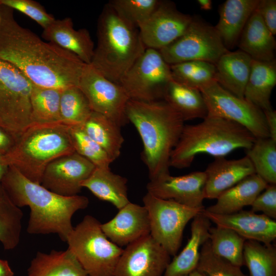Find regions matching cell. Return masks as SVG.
<instances>
[{
    "label": "cell",
    "instance_id": "6da1fadb",
    "mask_svg": "<svg viewBox=\"0 0 276 276\" xmlns=\"http://www.w3.org/2000/svg\"><path fill=\"white\" fill-rule=\"evenodd\" d=\"M2 6L0 59L15 66L33 85L60 90L78 86L86 64L20 25L13 10Z\"/></svg>",
    "mask_w": 276,
    "mask_h": 276
},
{
    "label": "cell",
    "instance_id": "7a4b0ae2",
    "mask_svg": "<svg viewBox=\"0 0 276 276\" xmlns=\"http://www.w3.org/2000/svg\"><path fill=\"white\" fill-rule=\"evenodd\" d=\"M1 182L16 205L29 208L27 231L30 234H57L66 242L74 228L73 215L89 204L87 197L55 193L28 179L12 166H9Z\"/></svg>",
    "mask_w": 276,
    "mask_h": 276
},
{
    "label": "cell",
    "instance_id": "3957f363",
    "mask_svg": "<svg viewBox=\"0 0 276 276\" xmlns=\"http://www.w3.org/2000/svg\"><path fill=\"white\" fill-rule=\"evenodd\" d=\"M126 114L141 137L142 158L150 180L170 173L171 154L185 125L181 117L164 100L147 102L129 99Z\"/></svg>",
    "mask_w": 276,
    "mask_h": 276
},
{
    "label": "cell",
    "instance_id": "277c9868",
    "mask_svg": "<svg viewBox=\"0 0 276 276\" xmlns=\"http://www.w3.org/2000/svg\"><path fill=\"white\" fill-rule=\"evenodd\" d=\"M97 43L91 64L109 80H121L146 48L137 28L124 20L109 3L97 26Z\"/></svg>",
    "mask_w": 276,
    "mask_h": 276
},
{
    "label": "cell",
    "instance_id": "5b68a950",
    "mask_svg": "<svg viewBox=\"0 0 276 276\" xmlns=\"http://www.w3.org/2000/svg\"><path fill=\"white\" fill-rule=\"evenodd\" d=\"M201 122L185 125L179 141L172 150L170 167H189L201 153L224 157L240 148L250 149L256 137L245 128L232 121L207 116Z\"/></svg>",
    "mask_w": 276,
    "mask_h": 276
},
{
    "label": "cell",
    "instance_id": "8992f818",
    "mask_svg": "<svg viewBox=\"0 0 276 276\" xmlns=\"http://www.w3.org/2000/svg\"><path fill=\"white\" fill-rule=\"evenodd\" d=\"M70 128L63 123L31 124L17 137L12 149L1 157L28 179L41 184L51 162L75 152Z\"/></svg>",
    "mask_w": 276,
    "mask_h": 276
},
{
    "label": "cell",
    "instance_id": "52a82bcc",
    "mask_svg": "<svg viewBox=\"0 0 276 276\" xmlns=\"http://www.w3.org/2000/svg\"><path fill=\"white\" fill-rule=\"evenodd\" d=\"M101 223L87 215L74 227L66 243L88 276H114L123 249L104 234Z\"/></svg>",
    "mask_w": 276,
    "mask_h": 276
},
{
    "label": "cell",
    "instance_id": "ba28073f",
    "mask_svg": "<svg viewBox=\"0 0 276 276\" xmlns=\"http://www.w3.org/2000/svg\"><path fill=\"white\" fill-rule=\"evenodd\" d=\"M150 221L151 236L171 256L177 255L188 222L204 210L147 193L143 198Z\"/></svg>",
    "mask_w": 276,
    "mask_h": 276
},
{
    "label": "cell",
    "instance_id": "9c48e42d",
    "mask_svg": "<svg viewBox=\"0 0 276 276\" xmlns=\"http://www.w3.org/2000/svg\"><path fill=\"white\" fill-rule=\"evenodd\" d=\"M32 84L15 66L0 59V126L17 138L31 124Z\"/></svg>",
    "mask_w": 276,
    "mask_h": 276
},
{
    "label": "cell",
    "instance_id": "30bf717a",
    "mask_svg": "<svg viewBox=\"0 0 276 276\" xmlns=\"http://www.w3.org/2000/svg\"><path fill=\"white\" fill-rule=\"evenodd\" d=\"M158 51L170 65L193 60L215 64L229 51L214 26L197 16H193L189 27L180 37Z\"/></svg>",
    "mask_w": 276,
    "mask_h": 276
},
{
    "label": "cell",
    "instance_id": "8fae6325",
    "mask_svg": "<svg viewBox=\"0 0 276 276\" xmlns=\"http://www.w3.org/2000/svg\"><path fill=\"white\" fill-rule=\"evenodd\" d=\"M172 80L170 65L155 49L146 48L121 80L131 100H163L166 86Z\"/></svg>",
    "mask_w": 276,
    "mask_h": 276
},
{
    "label": "cell",
    "instance_id": "7c38bea8",
    "mask_svg": "<svg viewBox=\"0 0 276 276\" xmlns=\"http://www.w3.org/2000/svg\"><path fill=\"white\" fill-rule=\"evenodd\" d=\"M208 109L209 116L225 119L243 126L255 137H269L263 111L231 93L215 81L199 90Z\"/></svg>",
    "mask_w": 276,
    "mask_h": 276
},
{
    "label": "cell",
    "instance_id": "4fadbf2b",
    "mask_svg": "<svg viewBox=\"0 0 276 276\" xmlns=\"http://www.w3.org/2000/svg\"><path fill=\"white\" fill-rule=\"evenodd\" d=\"M78 86L86 97L93 111L110 119L119 126L129 122L126 107L129 98L122 86L86 64Z\"/></svg>",
    "mask_w": 276,
    "mask_h": 276
},
{
    "label": "cell",
    "instance_id": "5bb4252c",
    "mask_svg": "<svg viewBox=\"0 0 276 276\" xmlns=\"http://www.w3.org/2000/svg\"><path fill=\"white\" fill-rule=\"evenodd\" d=\"M170 257L150 235H147L123 249L114 276H163Z\"/></svg>",
    "mask_w": 276,
    "mask_h": 276
},
{
    "label": "cell",
    "instance_id": "9a60e30c",
    "mask_svg": "<svg viewBox=\"0 0 276 276\" xmlns=\"http://www.w3.org/2000/svg\"><path fill=\"white\" fill-rule=\"evenodd\" d=\"M192 19L193 16L178 11L173 2L160 1L154 11L138 29L146 48L159 50L180 37Z\"/></svg>",
    "mask_w": 276,
    "mask_h": 276
},
{
    "label": "cell",
    "instance_id": "2e32d148",
    "mask_svg": "<svg viewBox=\"0 0 276 276\" xmlns=\"http://www.w3.org/2000/svg\"><path fill=\"white\" fill-rule=\"evenodd\" d=\"M95 168L91 162L75 152L51 162L44 171L41 185L62 196L77 195L83 188L82 183Z\"/></svg>",
    "mask_w": 276,
    "mask_h": 276
},
{
    "label": "cell",
    "instance_id": "e0dca14e",
    "mask_svg": "<svg viewBox=\"0 0 276 276\" xmlns=\"http://www.w3.org/2000/svg\"><path fill=\"white\" fill-rule=\"evenodd\" d=\"M205 179L204 171H195L179 176L168 173L150 180L146 189L148 193L156 197L203 209Z\"/></svg>",
    "mask_w": 276,
    "mask_h": 276
},
{
    "label": "cell",
    "instance_id": "ac0fdd59",
    "mask_svg": "<svg viewBox=\"0 0 276 276\" xmlns=\"http://www.w3.org/2000/svg\"><path fill=\"white\" fill-rule=\"evenodd\" d=\"M203 215L216 225L231 229L244 238L265 245L276 238V221L264 214L241 210L230 214H216L204 210Z\"/></svg>",
    "mask_w": 276,
    "mask_h": 276
},
{
    "label": "cell",
    "instance_id": "d6986e66",
    "mask_svg": "<svg viewBox=\"0 0 276 276\" xmlns=\"http://www.w3.org/2000/svg\"><path fill=\"white\" fill-rule=\"evenodd\" d=\"M118 210L112 219L101 224L111 241L121 247L150 235L148 213L144 205L129 202Z\"/></svg>",
    "mask_w": 276,
    "mask_h": 276
},
{
    "label": "cell",
    "instance_id": "ffe728a7",
    "mask_svg": "<svg viewBox=\"0 0 276 276\" xmlns=\"http://www.w3.org/2000/svg\"><path fill=\"white\" fill-rule=\"evenodd\" d=\"M204 172L206 176L204 198L211 199H217L224 191L255 173L254 166L246 156L238 159L215 157Z\"/></svg>",
    "mask_w": 276,
    "mask_h": 276
},
{
    "label": "cell",
    "instance_id": "44dd1931",
    "mask_svg": "<svg viewBox=\"0 0 276 276\" xmlns=\"http://www.w3.org/2000/svg\"><path fill=\"white\" fill-rule=\"evenodd\" d=\"M41 37L47 41L74 54L84 63H91L95 45L90 33L85 28L75 29L71 17L55 19L43 29Z\"/></svg>",
    "mask_w": 276,
    "mask_h": 276
},
{
    "label": "cell",
    "instance_id": "7402d4cb",
    "mask_svg": "<svg viewBox=\"0 0 276 276\" xmlns=\"http://www.w3.org/2000/svg\"><path fill=\"white\" fill-rule=\"evenodd\" d=\"M259 1L227 0L220 6L219 19L214 27L227 50L237 45L242 32Z\"/></svg>",
    "mask_w": 276,
    "mask_h": 276
},
{
    "label": "cell",
    "instance_id": "603a6c76",
    "mask_svg": "<svg viewBox=\"0 0 276 276\" xmlns=\"http://www.w3.org/2000/svg\"><path fill=\"white\" fill-rule=\"evenodd\" d=\"M210 220L201 213L191 225V236L187 244L170 261L163 276H182L197 269L202 245L209 240Z\"/></svg>",
    "mask_w": 276,
    "mask_h": 276
},
{
    "label": "cell",
    "instance_id": "cb8c5ba5",
    "mask_svg": "<svg viewBox=\"0 0 276 276\" xmlns=\"http://www.w3.org/2000/svg\"><path fill=\"white\" fill-rule=\"evenodd\" d=\"M252 60L248 54L240 50L228 51L215 64V81L233 95L244 99Z\"/></svg>",
    "mask_w": 276,
    "mask_h": 276
},
{
    "label": "cell",
    "instance_id": "d4e9b609",
    "mask_svg": "<svg viewBox=\"0 0 276 276\" xmlns=\"http://www.w3.org/2000/svg\"><path fill=\"white\" fill-rule=\"evenodd\" d=\"M268 184L256 173L245 177L222 193L216 202L204 209L216 214H230L251 205L256 198Z\"/></svg>",
    "mask_w": 276,
    "mask_h": 276
},
{
    "label": "cell",
    "instance_id": "484cf974",
    "mask_svg": "<svg viewBox=\"0 0 276 276\" xmlns=\"http://www.w3.org/2000/svg\"><path fill=\"white\" fill-rule=\"evenodd\" d=\"M237 44L241 51L254 60H274L276 42L274 35L256 10L247 21Z\"/></svg>",
    "mask_w": 276,
    "mask_h": 276
},
{
    "label": "cell",
    "instance_id": "4316f807",
    "mask_svg": "<svg viewBox=\"0 0 276 276\" xmlns=\"http://www.w3.org/2000/svg\"><path fill=\"white\" fill-rule=\"evenodd\" d=\"M127 183L126 178L114 173L110 168L96 167L81 186L100 200L108 202L119 210L130 202Z\"/></svg>",
    "mask_w": 276,
    "mask_h": 276
},
{
    "label": "cell",
    "instance_id": "83f0119b",
    "mask_svg": "<svg viewBox=\"0 0 276 276\" xmlns=\"http://www.w3.org/2000/svg\"><path fill=\"white\" fill-rule=\"evenodd\" d=\"M276 84V62L252 60L244 98L263 111L272 109V90Z\"/></svg>",
    "mask_w": 276,
    "mask_h": 276
},
{
    "label": "cell",
    "instance_id": "f1b7e54d",
    "mask_svg": "<svg viewBox=\"0 0 276 276\" xmlns=\"http://www.w3.org/2000/svg\"><path fill=\"white\" fill-rule=\"evenodd\" d=\"M73 254L52 250L49 253L38 251L27 269V276H87Z\"/></svg>",
    "mask_w": 276,
    "mask_h": 276
},
{
    "label": "cell",
    "instance_id": "f546056e",
    "mask_svg": "<svg viewBox=\"0 0 276 276\" xmlns=\"http://www.w3.org/2000/svg\"><path fill=\"white\" fill-rule=\"evenodd\" d=\"M163 100L176 111L184 121L203 119L208 115L207 107L200 91L173 80L166 86Z\"/></svg>",
    "mask_w": 276,
    "mask_h": 276
},
{
    "label": "cell",
    "instance_id": "4dcf8cb0",
    "mask_svg": "<svg viewBox=\"0 0 276 276\" xmlns=\"http://www.w3.org/2000/svg\"><path fill=\"white\" fill-rule=\"evenodd\" d=\"M81 126L113 161L119 157L124 140L121 127L117 123L107 117L93 111Z\"/></svg>",
    "mask_w": 276,
    "mask_h": 276
},
{
    "label": "cell",
    "instance_id": "1f68e13d",
    "mask_svg": "<svg viewBox=\"0 0 276 276\" xmlns=\"http://www.w3.org/2000/svg\"><path fill=\"white\" fill-rule=\"evenodd\" d=\"M61 91L32 84L31 124L62 123L60 112Z\"/></svg>",
    "mask_w": 276,
    "mask_h": 276
},
{
    "label": "cell",
    "instance_id": "d6a6232c",
    "mask_svg": "<svg viewBox=\"0 0 276 276\" xmlns=\"http://www.w3.org/2000/svg\"><path fill=\"white\" fill-rule=\"evenodd\" d=\"M23 215L0 181V242L5 249L12 250L18 245Z\"/></svg>",
    "mask_w": 276,
    "mask_h": 276
},
{
    "label": "cell",
    "instance_id": "836d02e7",
    "mask_svg": "<svg viewBox=\"0 0 276 276\" xmlns=\"http://www.w3.org/2000/svg\"><path fill=\"white\" fill-rule=\"evenodd\" d=\"M209 240L215 254L240 267L244 265V238L231 229L216 225L209 228Z\"/></svg>",
    "mask_w": 276,
    "mask_h": 276
},
{
    "label": "cell",
    "instance_id": "e575fe53",
    "mask_svg": "<svg viewBox=\"0 0 276 276\" xmlns=\"http://www.w3.org/2000/svg\"><path fill=\"white\" fill-rule=\"evenodd\" d=\"M244 265L249 276H276V247L272 243L265 245L246 240L243 248Z\"/></svg>",
    "mask_w": 276,
    "mask_h": 276
},
{
    "label": "cell",
    "instance_id": "d590c367",
    "mask_svg": "<svg viewBox=\"0 0 276 276\" xmlns=\"http://www.w3.org/2000/svg\"><path fill=\"white\" fill-rule=\"evenodd\" d=\"M172 80L181 84L200 90L215 80V64L200 60L171 64Z\"/></svg>",
    "mask_w": 276,
    "mask_h": 276
},
{
    "label": "cell",
    "instance_id": "8d00e7d4",
    "mask_svg": "<svg viewBox=\"0 0 276 276\" xmlns=\"http://www.w3.org/2000/svg\"><path fill=\"white\" fill-rule=\"evenodd\" d=\"M92 112L86 97L78 86L61 91L60 112L63 124L70 127L81 126Z\"/></svg>",
    "mask_w": 276,
    "mask_h": 276
},
{
    "label": "cell",
    "instance_id": "74e56055",
    "mask_svg": "<svg viewBox=\"0 0 276 276\" xmlns=\"http://www.w3.org/2000/svg\"><path fill=\"white\" fill-rule=\"evenodd\" d=\"M255 173L268 184H276V142L270 137L257 139L246 150Z\"/></svg>",
    "mask_w": 276,
    "mask_h": 276
},
{
    "label": "cell",
    "instance_id": "f35d334b",
    "mask_svg": "<svg viewBox=\"0 0 276 276\" xmlns=\"http://www.w3.org/2000/svg\"><path fill=\"white\" fill-rule=\"evenodd\" d=\"M70 133L76 152L96 167L109 168L113 161L106 151L84 131L81 126H71Z\"/></svg>",
    "mask_w": 276,
    "mask_h": 276
},
{
    "label": "cell",
    "instance_id": "ab89813d",
    "mask_svg": "<svg viewBox=\"0 0 276 276\" xmlns=\"http://www.w3.org/2000/svg\"><path fill=\"white\" fill-rule=\"evenodd\" d=\"M197 269L205 276H247L241 267L215 254L210 240L202 246Z\"/></svg>",
    "mask_w": 276,
    "mask_h": 276
},
{
    "label": "cell",
    "instance_id": "60d3db41",
    "mask_svg": "<svg viewBox=\"0 0 276 276\" xmlns=\"http://www.w3.org/2000/svg\"><path fill=\"white\" fill-rule=\"evenodd\" d=\"M159 0H111L108 3L124 20L138 28L158 6Z\"/></svg>",
    "mask_w": 276,
    "mask_h": 276
},
{
    "label": "cell",
    "instance_id": "b9f144b4",
    "mask_svg": "<svg viewBox=\"0 0 276 276\" xmlns=\"http://www.w3.org/2000/svg\"><path fill=\"white\" fill-rule=\"evenodd\" d=\"M0 3L28 16L43 29L55 19L41 4L33 0H0Z\"/></svg>",
    "mask_w": 276,
    "mask_h": 276
},
{
    "label": "cell",
    "instance_id": "7bdbcfd3",
    "mask_svg": "<svg viewBox=\"0 0 276 276\" xmlns=\"http://www.w3.org/2000/svg\"><path fill=\"white\" fill-rule=\"evenodd\" d=\"M251 211L262 212L267 217L276 219V184H268L255 199L251 205Z\"/></svg>",
    "mask_w": 276,
    "mask_h": 276
},
{
    "label": "cell",
    "instance_id": "ee69618b",
    "mask_svg": "<svg viewBox=\"0 0 276 276\" xmlns=\"http://www.w3.org/2000/svg\"><path fill=\"white\" fill-rule=\"evenodd\" d=\"M271 33L276 34V1L259 0L255 9Z\"/></svg>",
    "mask_w": 276,
    "mask_h": 276
},
{
    "label": "cell",
    "instance_id": "f6af8a7d",
    "mask_svg": "<svg viewBox=\"0 0 276 276\" xmlns=\"http://www.w3.org/2000/svg\"><path fill=\"white\" fill-rule=\"evenodd\" d=\"M17 137L0 126V156L7 154L14 146Z\"/></svg>",
    "mask_w": 276,
    "mask_h": 276
},
{
    "label": "cell",
    "instance_id": "bcb514c9",
    "mask_svg": "<svg viewBox=\"0 0 276 276\" xmlns=\"http://www.w3.org/2000/svg\"><path fill=\"white\" fill-rule=\"evenodd\" d=\"M269 137L276 142V111L273 109L263 111Z\"/></svg>",
    "mask_w": 276,
    "mask_h": 276
},
{
    "label": "cell",
    "instance_id": "7dc6e473",
    "mask_svg": "<svg viewBox=\"0 0 276 276\" xmlns=\"http://www.w3.org/2000/svg\"><path fill=\"white\" fill-rule=\"evenodd\" d=\"M14 273L7 260L0 259V276H14Z\"/></svg>",
    "mask_w": 276,
    "mask_h": 276
},
{
    "label": "cell",
    "instance_id": "c3c4849f",
    "mask_svg": "<svg viewBox=\"0 0 276 276\" xmlns=\"http://www.w3.org/2000/svg\"><path fill=\"white\" fill-rule=\"evenodd\" d=\"M197 2L202 10H210L212 8V2L211 0H197Z\"/></svg>",
    "mask_w": 276,
    "mask_h": 276
},
{
    "label": "cell",
    "instance_id": "681fc988",
    "mask_svg": "<svg viewBox=\"0 0 276 276\" xmlns=\"http://www.w3.org/2000/svg\"><path fill=\"white\" fill-rule=\"evenodd\" d=\"M9 166L6 164L0 156V181L6 173Z\"/></svg>",
    "mask_w": 276,
    "mask_h": 276
},
{
    "label": "cell",
    "instance_id": "f907efd6",
    "mask_svg": "<svg viewBox=\"0 0 276 276\" xmlns=\"http://www.w3.org/2000/svg\"><path fill=\"white\" fill-rule=\"evenodd\" d=\"M182 276H205V275L196 269L189 273Z\"/></svg>",
    "mask_w": 276,
    "mask_h": 276
},
{
    "label": "cell",
    "instance_id": "816d5d0a",
    "mask_svg": "<svg viewBox=\"0 0 276 276\" xmlns=\"http://www.w3.org/2000/svg\"><path fill=\"white\" fill-rule=\"evenodd\" d=\"M2 5L0 3V22L2 18Z\"/></svg>",
    "mask_w": 276,
    "mask_h": 276
},
{
    "label": "cell",
    "instance_id": "f5cc1de1",
    "mask_svg": "<svg viewBox=\"0 0 276 276\" xmlns=\"http://www.w3.org/2000/svg\"><path fill=\"white\" fill-rule=\"evenodd\" d=\"M87 276H88V275H87Z\"/></svg>",
    "mask_w": 276,
    "mask_h": 276
}]
</instances>
